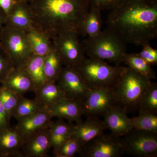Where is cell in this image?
I'll return each mask as SVG.
<instances>
[{"instance_id":"7","label":"cell","mask_w":157,"mask_h":157,"mask_svg":"<svg viewBox=\"0 0 157 157\" xmlns=\"http://www.w3.org/2000/svg\"><path fill=\"white\" fill-rule=\"evenodd\" d=\"M124 152L136 157L157 156V133L132 128L123 136Z\"/></svg>"},{"instance_id":"22","label":"cell","mask_w":157,"mask_h":157,"mask_svg":"<svg viewBox=\"0 0 157 157\" xmlns=\"http://www.w3.org/2000/svg\"><path fill=\"white\" fill-rule=\"evenodd\" d=\"M25 33L33 54L39 56H46L52 47L50 38L34 27Z\"/></svg>"},{"instance_id":"6","label":"cell","mask_w":157,"mask_h":157,"mask_svg":"<svg viewBox=\"0 0 157 157\" xmlns=\"http://www.w3.org/2000/svg\"><path fill=\"white\" fill-rule=\"evenodd\" d=\"M0 43L9 54L15 68H24L33 55L25 32L5 25Z\"/></svg>"},{"instance_id":"24","label":"cell","mask_w":157,"mask_h":157,"mask_svg":"<svg viewBox=\"0 0 157 157\" xmlns=\"http://www.w3.org/2000/svg\"><path fill=\"white\" fill-rule=\"evenodd\" d=\"M103 20L101 11L90 6L89 10L85 17L82 25L80 35L92 37L101 33Z\"/></svg>"},{"instance_id":"1","label":"cell","mask_w":157,"mask_h":157,"mask_svg":"<svg viewBox=\"0 0 157 157\" xmlns=\"http://www.w3.org/2000/svg\"><path fill=\"white\" fill-rule=\"evenodd\" d=\"M106 23L126 44L149 43L157 37V0H122L110 10Z\"/></svg>"},{"instance_id":"12","label":"cell","mask_w":157,"mask_h":157,"mask_svg":"<svg viewBox=\"0 0 157 157\" xmlns=\"http://www.w3.org/2000/svg\"><path fill=\"white\" fill-rule=\"evenodd\" d=\"M52 148L49 128L34 133L23 140L21 157H46Z\"/></svg>"},{"instance_id":"37","label":"cell","mask_w":157,"mask_h":157,"mask_svg":"<svg viewBox=\"0 0 157 157\" xmlns=\"http://www.w3.org/2000/svg\"><path fill=\"white\" fill-rule=\"evenodd\" d=\"M7 14L0 9V36L4 29L6 25V19H7Z\"/></svg>"},{"instance_id":"27","label":"cell","mask_w":157,"mask_h":157,"mask_svg":"<svg viewBox=\"0 0 157 157\" xmlns=\"http://www.w3.org/2000/svg\"><path fill=\"white\" fill-rule=\"evenodd\" d=\"M124 62L129 67L142 74L149 79H154L156 75L151 67V65L144 60L138 53H127L124 56Z\"/></svg>"},{"instance_id":"18","label":"cell","mask_w":157,"mask_h":157,"mask_svg":"<svg viewBox=\"0 0 157 157\" xmlns=\"http://www.w3.org/2000/svg\"><path fill=\"white\" fill-rule=\"evenodd\" d=\"M73 136L80 141L82 146L107 129L104 121L97 117H88L87 119L76 123Z\"/></svg>"},{"instance_id":"19","label":"cell","mask_w":157,"mask_h":157,"mask_svg":"<svg viewBox=\"0 0 157 157\" xmlns=\"http://www.w3.org/2000/svg\"><path fill=\"white\" fill-rule=\"evenodd\" d=\"M6 26L25 32L34 27L28 2L16 3L7 15Z\"/></svg>"},{"instance_id":"2","label":"cell","mask_w":157,"mask_h":157,"mask_svg":"<svg viewBox=\"0 0 157 157\" xmlns=\"http://www.w3.org/2000/svg\"><path fill=\"white\" fill-rule=\"evenodd\" d=\"M28 3L34 27L51 40L70 31L80 35L90 7L89 0H29Z\"/></svg>"},{"instance_id":"26","label":"cell","mask_w":157,"mask_h":157,"mask_svg":"<svg viewBox=\"0 0 157 157\" xmlns=\"http://www.w3.org/2000/svg\"><path fill=\"white\" fill-rule=\"evenodd\" d=\"M45 109L47 108L36 99L31 100L20 95L13 117L18 121Z\"/></svg>"},{"instance_id":"13","label":"cell","mask_w":157,"mask_h":157,"mask_svg":"<svg viewBox=\"0 0 157 157\" xmlns=\"http://www.w3.org/2000/svg\"><path fill=\"white\" fill-rule=\"evenodd\" d=\"M128 112L126 109L117 104L103 116L105 125L113 135L123 137L133 128L130 118L128 117Z\"/></svg>"},{"instance_id":"9","label":"cell","mask_w":157,"mask_h":157,"mask_svg":"<svg viewBox=\"0 0 157 157\" xmlns=\"http://www.w3.org/2000/svg\"><path fill=\"white\" fill-rule=\"evenodd\" d=\"M124 153L120 137L104 132L85 144L78 155L82 157H120Z\"/></svg>"},{"instance_id":"25","label":"cell","mask_w":157,"mask_h":157,"mask_svg":"<svg viewBox=\"0 0 157 157\" xmlns=\"http://www.w3.org/2000/svg\"><path fill=\"white\" fill-rule=\"evenodd\" d=\"M45 57L33 54L24 67L33 82L36 90L46 82L44 71Z\"/></svg>"},{"instance_id":"14","label":"cell","mask_w":157,"mask_h":157,"mask_svg":"<svg viewBox=\"0 0 157 157\" xmlns=\"http://www.w3.org/2000/svg\"><path fill=\"white\" fill-rule=\"evenodd\" d=\"M52 118L47 108L20 120L15 127L24 140L34 133L49 128Z\"/></svg>"},{"instance_id":"3","label":"cell","mask_w":157,"mask_h":157,"mask_svg":"<svg viewBox=\"0 0 157 157\" xmlns=\"http://www.w3.org/2000/svg\"><path fill=\"white\" fill-rule=\"evenodd\" d=\"M82 44L88 57L108 60L115 65L124 63L126 43L109 29L95 36L87 37Z\"/></svg>"},{"instance_id":"35","label":"cell","mask_w":157,"mask_h":157,"mask_svg":"<svg viewBox=\"0 0 157 157\" xmlns=\"http://www.w3.org/2000/svg\"><path fill=\"white\" fill-rule=\"evenodd\" d=\"M5 108L0 100V131L10 126Z\"/></svg>"},{"instance_id":"21","label":"cell","mask_w":157,"mask_h":157,"mask_svg":"<svg viewBox=\"0 0 157 157\" xmlns=\"http://www.w3.org/2000/svg\"><path fill=\"white\" fill-rule=\"evenodd\" d=\"M74 126L73 122H65L61 119L55 122H52L49 127V131L53 154L56 152L63 144L73 136Z\"/></svg>"},{"instance_id":"34","label":"cell","mask_w":157,"mask_h":157,"mask_svg":"<svg viewBox=\"0 0 157 157\" xmlns=\"http://www.w3.org/2000/svg\"><path fill=\"white\" fill-rule=\"evenodd\" d=\"M90 6L95 7L101 11L110 10L122 0H89Z\"/></svg>"},{"instance_id":"30","label":"cell","mask_w":157,"mask_h":157,"mask_svg":"<svg viewBox=\"0 0 157 157\" xmlns=\"http://www.w3.org/2000/svg\"><path fill=\"white\" fill-rule=\"evenodd\" d=\"M138 116L130 118L133 128L157 133L156 114L139 112Z\"/></svg>"},{"instance_id":"5","label":"cell","mask_w":157,"mask_h":157,"mask_svg":"<svg viewBox=\"0 0 157 157\" xmlns=\"http://www.w3.org/2000/svg\"><path fill=\"white\" fill-rule=\"evenodd\" d=\"M125 67L111 66L100 59L86 58L75 68L91 89L113 88Z\"/></svg>"},{"instance_id":"17","label":"cell","mask_w":157,"mask_h":157,"mask_svg":"<svg viewBox=\"0 0 157 157\" xmlns=\"http://www.w3.org/2000/svg\"><path fill=\"white\" fill-rule=\"evenodd\" d=\"M1 84L21 95L36 90L33 82L24 68L14 67Z\"/></svg>"},{"instance_id":"32","label":"cell","mask_w":157,"mask_h":157,"mask_svg":"<svg viewBox=\"0 0 157 157\" xmlns=\"http://www.w3.org/2000/svg\"><path fill=\"white\" fill-rule=\"evenodd\" d=\"M14 68L11 58L0 43V84Z\"/></svg>"},{"instance_id":"4","label":"cell","mask_w":157,"mask_h":157,"mask_svg":"<svg viewBox=\"0 0 157 157\" xmlns=\"http://www.w3.org/2000/svg\"><path fill=\"white\" fill-rule=\"evenodd\" d=\"M151 79L127 67L113 88L118 104L128 111L137 110L142 95L150 84Z\"/></svg>"},{"instance_id":"29","label":"cell","mask_w":157,"mask_h":157,"mask_svg":"<svg viewBox=\"0 0 157 157\" xmlns=\"http://www.w3.org/2000/svg\"><path fill=\"white\" fill-rule=\"evenodd\" d=\"M20 95L0 84V100L6 110L8 121L10 122L16 109Z\"/></svg>"},{"instance_id":"36","label":"cell","mask_w":157,"mask_h":157,"mask_svg":"<svg viewBox=\"0 0 157 157\" xmlns=\"http://www.w3.org/2000/svg\"><path fill=\"white\" fill-rule=\"evenodd\" d=\"M16 3L14 0H0V9L8 15Z\"/></svg>"},{"instance_id":"20","label":"cell","mask_w":157,"mask_h":157,"mask_svg":"<svg viewBox=\"0 0 157 157\" xmlns=\"http://www.w3.org/2000/svg\"><path fill=\"white\" fill-rule=\"evenodd\" d=\"M34 93L35 99L47 108L66 98L64 91L56 82H46Z\"/></svg>"},{"instance_id":"28","label":"cell","mask_w":157,"mask_h":157,"mask_svg":"<svg viewBox=\"0 0 157 157\" xmlns=\"http://www.w3.org/2000/svg\"><path fill=\"white\" fill-rule=\"evenodd\" d=\"M139 112L157 114V84L151 82L142 95L138 104Z\"/></svg>"},{"instance_id":"23","label":"cell","mask_w":157,"mask_h":157,"mask_svg":"<svg viewBox=\"0 0 157 157\" xmlns=\"http://www.w3.org/2000/svg\"><path fill=\"white\" fill-rule=\"evenodd\" d=\"M63 67L59 53L52 45L44 59V71L46 82H56Z\"/></svg>"},{"instance_id":"8","label":"cell","mask_w":157,"mask_h":157,"mask_svg":"<svg viewBox=\"0 0 157 157\" xmlns=\"http://www.w3.org/2000/svg\"><path fill=\"white\" fill-rule=\"evenodd\" d=\"M79 35L75 32L59 34L52 39V45L61 59L64 67L76 68L85 58V51Z\"/></svg>"},{"instance_id":"31","label":"cell","mask_w":157,"mask_h":157,"mask_svg":"<svg viewBox=\"0 0 157 157\" xmlns=\"http://www.w3.org/2000/svg\"><path fill=\"white\" fill-rule=\"evenodd\" d=\"M82 145L77 138L72 136L54 154L56 157H73L81 151Z\"/></svg>"},{"instance_id":"15","label":"cell","mask_w":157,"mask_h":157,"mask_svg":"<svg viewBox=\"0 0 157 157\" xmlns=\"http://www.w3.org/2000/svg\"><path fill=\"white\" fill-rule=\"evenodd\" d=\"M51 116L66 119L76 123L82 121V102L65 98L56 104L47 108Z\"/></svg>"},{"instance_id":"11","label":"cell","mask_w":157,"mask_h":157,"mask_svg":"<svg viewBox=\"0 0 157 157\" xmlns=\"http://www.w3.org/2000/svg\"><path fill=\"white\" fill-rule=\"evenodd\" d=\"M57 82L66 98L74 101H84L91 90L74 68L64 67Z\"/></svg>"},{"instance_id":"38","label":"cell","mask_w":157,"mask_h":157,"mask_svg":"<svg viewBox=\"0 0 157 157\" xmlns=\"http://www.w3.org/2000/svg\"><path fill=\"white\" fill-rule=\"evenodd\" d=\"M16 2H28L29 0H14Z\"/></svg>"},{"instance_id":"33","label":"cell","mask_w":157,"mask_h":157,"mask_svg":"<svg viewBox=\"0 0 157 157\" xmlns=\"http://www.w3.org/2000/svg\"><path fill=\"white\" fill-rule=\"evenodd\" d=\"M142 49L138 54L144 60L151 65L157 63V50L151 46L150 43L142 45Z\"/></svg>"},{"instance_id":"10","label":"cell","mask_w":157,"mask_h":157,"mask_svg":"<svg viewBox=\"0 0 157 157\" xmlns=\"http://www.w3.org/2000/svg\"><path fill=\"white\" fill-rule=\"evenodd\" d=\"M117 104L113 88L92 89L82 101L83 115L87 117L104 116Z\"/></svg>"},{"instance_id":"16","label":"cell","mask_w":157,"mask_h":157,"mask_svg":"<svg viewBox=\"0 0 157 157\" xmlns=\"http://www.w3.org/2000/svg\"><path fill=\"white\" fill-rule=\"evenodd\" d=\"M23 139L15 127L0 131V157H21Z\"/></svg>"}]
</instances>
